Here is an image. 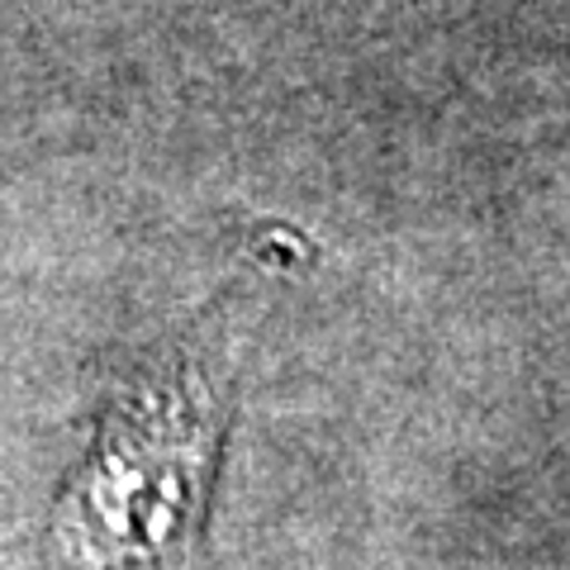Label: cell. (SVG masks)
<instances>
[{
  "label": "cell",
  "mask_w": 570,
  "mask_h": 570,
  "mask_svg": "<svg viewBox=\"0 0 570 570\" xmlns=\"http://www.w3.org/2000/svg\"><path fill=\"white\" fill-rule=\"evenodd\" d=\"M234 385L209 343L148 352L105 385L91 448L43 519L0 538V570H214Z\"/></svg>",
  "instance_id": "cell-1"
}]
</instances>
